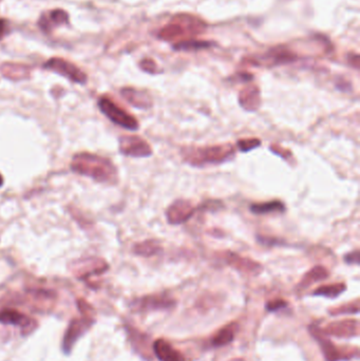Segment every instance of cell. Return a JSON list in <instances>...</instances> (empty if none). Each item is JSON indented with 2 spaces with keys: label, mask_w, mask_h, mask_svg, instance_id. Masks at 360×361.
Segmentation results:
<instances>
[{
  "label": "cell",
  "mask_w": 360,
  "mask_h": 361,
  "mask_svg": "<svg viewBox=\"0 0 360 361\" xmlns=\"http://www.w3.org/2000/svg\"><path fill=\"white\" fill-rule=\"evenodd\" d=\"M71 169L100 183H115L117 169L111 161L95 154L78 153L71 162Z\"/></svg>",
  "instance_id": "cell-1"
},
{
  "label": "cell",
  "mask_w": 360,
  "mask_h": 361,
  "mask_svg": "<svg viewBox=\"0 0 360 361\" xmlns=\"http://www.w3.org/2000/svg\"><path fill=\"white\" fill-rule=\"evenodd\" d=\"M234 147L231 144H222L207 147H185L182 149V158L194 167L206 165H219L231 160L234 156Z\"/></svg>",
  "instance_id": "cell-2"
},
{
  "label": "cell",
  "mask_w": 360,
  "mask_h": 361,
  "mask_svg": "<svg viewBox=\"0 0 360 361\" xmlns=\"http://www.w3.org/2000/svg\"><path fill=\"white\" fill-rule=\"evenodd\" d=\"M97 105L99 110L115 125L131 131H136L139 129L140 125L138 119L114 104L111 99L107 97H100Z\"/></svg>",
  "instance_id": "cell-3"
},
{
  "label": "cell",
  "mask_w": 360,
  "mask_h": 361,
  "mask_svg": "<svg viewBox=\"0 0 360 361\" xmlns=\"http://www.w3.org/2000/svg\"><path fill=\"white\" fill-rule=\"evenodd\" d=\"M308 331L311 332L312 336L316 339V341L320 345V348L323 353V356L326 361H339L343 359L353 358V348L349 350H344L338 348L327 336L323 333L322 329L318 326L312 325L308 327Z\"/></svg>",
  "instance_id": "cell-4"
},
{
  "label": "cell",
  "mask_w": 360,
  "mask_h": 361,
  "mask_svg": "<svg viewBox=\"0 0 360 361\" xmlns=\"http://www.w3.org/2000/svg\"><path fill=\"white\" fill-rule=\"evenodd\" d=\"M44 68L53 71L55 73L70 79L71 81L76 82V84L84 85L87 81V75L83 71L75 65L70 63V61H67L63 58H51L44 65Z\"/></svg>",
  "instance_id": "cell-5"
},
{
  "label": "cell",
  "mask_w": 360,
  "mask_h": 361,
  "mask_svg": "<svg viewBox=\"0 0 360 361\" xmlns=\"http://www.w3.org/2000/svg\"><path fill=\"white\" fill-rule=\"evenodd\" d=\"M119 152L126 157L148 158L152 154L149 144L140 137L123 136L119 138Z\"/></svg>",
  "instance_id": "cell-6"
},
{
  "label": "cell",
  "mask_w": 360,
  "mask_h": 361,
  "mask_svg": "<svg viewBox=\"0 0 360 361\" xmlns=\"http://www.w3.org/2000/svg\"><path fill=\"white\" fill-rule=\"evenodd\" d=\"M195 209L188 200L179 199L174 201L166 211L167 220L172 225H180L188 221L193 215Z\"/></svg>",
  "instance_id": "cell-7"
},
{
  "label": "cell",
  "mask_w": 360,
  "mask_h": 361,
  "mask_svg": "<svg viewBox=\"0 0 360 361\" xmlns=\"http://www.w3.org/2000/svg\"><path fill=\"white\" fill-rule=\"evenodd\" d=\"M323 333L326 336H335L338 338H352L359 335V323L357 320H339L327 324Z\"/></svg>",
  "instance_id": "cell-8"
},
{
  "label": "cell",
  "mask_w": 360,
  "mask_h": 361,
  "mask_svg": "<svg viewBox=\"0 0 360 361\" xmlns=\"http://www.w3.org/2000/svg\"><path fill=\"white\" fill-rule=\"evenodd\" d=\"M0 323L7 325H15L23 328L24 335H28L34 331L35 322L33 319L19 313L14 309H5L0 312Z\"/></svg>",
  "instance_id": "cell-9"
},
{
  "label": "cell",
  "mask_w": 360,
  "mask_h": 361,
  "mask_svg": "<svg viewBox=\"0 0 360 361\" xmlns=\"http://www.w3.org/2000/svg\"><path fill=\"white\" fill-rule=\"evenodd\" d=\"M91 323L92 322L88 323L86 319H81V320H79V319L78 320L77 319H74V320L71 321L63 341V349L65 353L68 354L71 352V349L74 346L77 339L84 335L86 329L91 325Z\"/></svg>",
  "instance_id": "cell-10"
},
{
  "label": "cell",
  "mask_w": 360,
  "mask_h": 361,
  "mask_svg": "<svg viewBox=\"0 0 360 361\" xmlns=\"http://www.w3.org/2000/svg\"><path fill=\"white\" fill-rule=\"evenodd\" d=\"M224 260L231 267L245 274L257 275L262 271L261 264L253 261L252 259H249V258L241 257L234 253L226 252L224 254Z\"/></svg>",
  "instance_id": "cell-11"
},
{
  "label": "cell",
  "mask_w": 360,
  "mask_h": 361,
  "mask_svg": "<svg viewBox=\"0 0 360 361\" xmlns=\"http://www.w3.org/2000/svg\"><path fill=\"white\" fill-rule=\"evenodd\" d=\"M76 273L80 275V278L89 277L91 275H97L107 271L109 266L101 259L97 258H88V259H81L75 262Z\"/></svg>",
  "instance_id": "cell-12"
},
{
  "label": "cell",
  "mask_w": 360,
  "mask_h": 361,
  "mask_svg": "<svg viewBox=\"0 0 360 361\" xmlns=\"http://www.w3.org/2000/svg\"><path fill=\"white\" fill-rule=\"evenodd\" d=\"M176 301L166 295L146 296L140 299L138 305L142 311H156V309H169L174 306Z\"/></svg>",
  "instance_id": "cell-13"
},
{
  "label": "cell",
  "mask_w": 360,
  "mask_h": 361,
  "mask_svg": "<svg viewBox=\"0 0 360 361\" xmlns=\"http://www.w3.org/2000/svg\"><path fill=\"white\" fill-rule=\"evenodd\" d=\"M121 94L130 105L138 109L146 110L152 107V99L145 91L137 90L133 88H124L121 90Z\"/></svg>",
  "instance_id": "cell-14"
},
{
  "label": "cell",
  "mask_w": 360,
  "mask_h": 361,
  "mask_svg": "<svg viewBox=\"0 0 360 361\" xmlns=\"http://www.w3.org/2000/svg\"><path fill=\"white\" fill-rule=\"evenodd\" d=\"M152 349L160 361H185L184 356L179 350L164 339H158L154 341Z\"/></svg>",
  "instance_id": "cell-15"
},
{
  "label": "cell",
  "mask_w": 360,
  "mask_h": 361,
  "mask_svg": "<svg viewBox=\"0 0 360 361\" xmlns=\"http://www.w3.org/2000/svg\"><path fill=\"white\" fill-rule=\"evenodd\" d=\"M239 101L241 107L248 111H256L261 104L260 92L257 87H249L240 92Z\"/></svg>",
  "instance_id": "cell-16"
},
{
  "label": "cell",
  "mask_w": 360,
  "mask_h": 361,
  "mask_svg": "<svg viewBox=\"0 0 360 361\" xmlns=\"http://www.w3.org/2000/svg\"><path fill=\"white\" fill-rule=\"evenodd\" d=\"M328 276H330V273H328V271L324 266L317 265L303 276L302 280L300 281L299 284H298V288H299L300 291H304V290H306V288L310 287L311 285H313L319 281L325 280L326 278H328Z\"/></svg>",
  "instance_id": "cell-17"
},
{
  "label": "cell",
  "mask_w": 360,
  "mask_h": 361,
  "mask_svg": "<svg viewBox=\"0 0 360 361\" xmlns=\"http://www.w3.org/2000/svg\"><path fill=\"white\" fill-rule=\"evenodd\" d=\"M2 74L11 80H23L30 76V69L28 66L14 63H5L0 66Z\"/></svg>",
  "instance_id": "cell-18"
},
{
  "label": "cell",
  "mask_w": 360,
  "mask_h": 361,
  "mask_svg": "<svg viewBox=\"0 0 360 361\" xmlns=\"http://www.w3.org/2000/svg\"><path fill=\"white\" fill-rule=\"evenodd\" d=\"M239 325L236 323H230L228 325L224 326L222 329L214 335L211 340V343L213 346H224L227 345L233 341L235 332L238 331Z\"/></svg>",
  "instance_id": "cell-19"
},
{
  "label": "cell",
  "mask_w": 360,
  "mask_h": 361,
  "mask_svg": "<svg viewBox=\"0 0 360 361\" xmlns=\"http://www.w3.org/2000/svg\"><path fill=\"white\" fill-rule=\"evenodd\" d=\"M251 211L255 214H269L273 212H283L285 211V206L281 201H270L264 203H257L251 205Z\"/></svg>",
  "instance_id": "cell-20"
},
{
  "label": "cell",
  "mask_w": 360,
  "mask_h": 361,
  "mask_svg": "<svg viewBox=\"0 0 360 361\" xmlns=\"http://www.w3.org/2000/svg\"><path fill=\"white\" fill-rule=\"evenodd\" d=\"M162 252V246L157 240H146L133 246V253L142 257H152Z\"/></svg>",
  "instance_id": "cell-21"
},
{
  "label": "cell",
  "mask_w": 360,
  "mask_h": 361,
  "mask_svg": "<svg viewBox=\"0 0 360 361\" xmlns=\"http://www.w3.org/2000/svg\"><path fill=\"white\" fill-rule=\"evenodd\" d=\"M346 290V285L344 283H335L330 285H322L316 288L314 291V296H322L326 298H337L340 296Z\"/></svg>",
  "instance_id": "cell-22"
},
{
  "label": "cell",
  "mask_w": 360,
  "mask_h": 361,
  "mask_svg": "<svg viewBox=\"0 0 360 361\" xmlns=\"http://www.w3.org/2000/svg\"><path fill=\"white\" fill-rule=\"evenodd\" d=\"M47 22L49 24V27L52 29L53 26H59V25H67L69 23V16L64 11V10H53L51 11L49 16H46Z\"/></svg>",
  "instance_id": "cell-23"
},
{
  "label": "cell",
  "mask_w": 360,
  "mask_h": 361,
  "mask_svg": "<svg viewBox=\"0 0 360 361\" xmlns=\"http://www.w3.org/2000/svg\"><path fill=\"white\" fill-rule=\"evenodd\" d=\"M358 312H359V301L356 300L355 302H351L348 304L331 309L330 314L333 316H337L342 314H357Z\"/></svg>",
  "instance_id": "cell-24"
},
{
  "label": "cell",
  "mask_w": 360,
  "mask_h": 361,
  "mask_svg": "<svg viewBox=\"0 0 360 361\" xmlns=\"http://www.w3.org/2000/svg\"><path fill=\"white\" fill-rule=\"evenodd\" d=\"M209 43H205V41H185L177 46H174L176 50H183V51H191V50H199L203 48L209 47Z\"/></svg>",
  "instance_id": "cell-25"
},
{
  "label": "cell",
  "mask_w": 360,
  "mask_h": 361,
  "mask_svg": "<svg viewBox=\"0 0 360 361\" xmlns=\"http://www.w3.org/2000/svg\"><path fill=\"white\" fill-rule=\"evenodd\" d=\"M261 145V141L259 139H243L238 141L236 146L242 152H249Z\"/></svg>",
  "instance_id": "cell-26"
},
{
  "label": "cell",
  "mask_w": 360,
  "mask_h": 361,
  "mask_svg": "<svg viewBox=\"0 0 360 361\" xmlns=\"http://www.w3.org/2000/svg\"><path fill=\"white\" fill-rule=\"evenodd\" d=\"M286 305H287V302L285 300H282V299H275V300L267 302L266 309L269 312H277V311H279V309L284 308Z\"/></svg>",
  "instance_id": "cell-27"
},
{
  "label": "cell",
  "mask_w": 360,
  "mask_h": 361,
  "mask_svg": "<svg viewBox=\"0 0 360 361\" xmlns=\"http://www.w3.org/2000/svg\"><path fill=\"white\" fill-rule=\"evenodd\" d=\"M344 260L346 263L348 264H355V265H358L359 264V251L356 250L352 253L347 254L345 257H344Z\"/></svg>",
  "instance_id": "cell-28"
},
{
  "label": "cell",
  "mask_w": 360,
  "mask_h": 361,
  "mask_svg": "<svg viewBox=\"0 0 360 361\" xmlns=\"http://www.w3.org/2000/svg\"><path fill=\"white\" fill-rule=\"evenodd\" d=\"M141 67L143 70L150 72V73H153V72L156 71V65H154L152 60H143L141 63Z\"/></svg>",
  "instance_id": "cell-29"
},
{
  "label": "cell",
  "mask_w": 360,
  "mask_h": 361,
  "mask_svg": "<svg viewBox=\"0 0 360 361\" xmlns=\"http://www.w3.org/2000/svg\"><path fill=\"white\" fill-rule=\"evenodd\" d=\"M8 22L6 19H0V39H3L8 31Z\"/></svg>",
  "instance_id": "cell-30"
},
{
  "label": "cell",
  "mask_w": 360,
  "mask_h": 361,
  "mask_svg": "<svg viewBox=\"0 0 360 361\" xmlns=\"http://www.w3.org/2000/svg\"><path fill=\"white\" fill-rule=\"evenodd\" d=\"M3 185H4V178H3V175L0 174V187H2Z\"/></svg>",
  "instance_id": "cell-31"
},
{
  "label": "cell",
  "mask_w": 360,
  "mask_h": 361,
  "mask_svg": "<svg viewBox=\"0 0 360 361\" xmlns=\"http://www.w3.org/2000/svg\"><path fill=\"white\" fill-rule=\"evenodd\" d=\"M231 361H244V360H243V359H240V358H239V359H233V360H231Z\"/></svg>",
  "instance_id": "cell-32"
}]
</instances>
